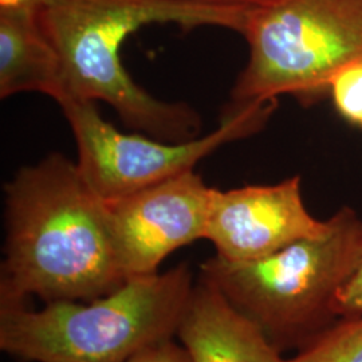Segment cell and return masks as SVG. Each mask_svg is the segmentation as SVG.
<instances>
[{"label":"cell","mask_w":362,"mask_h":362,"mask_svg":"<svg viewBox=\"0 0 362 362\" xmlns=\"http://www.w3.org/2000/svg\"><path fill=\"white\" fill-rule=\"evenodd\" d=\"M0 300H91L124 285L107 204L77 163L52 153L4 187Z\"/></svg>","instance_id":"1"},{"label":"cell","mask_w":362,"mask_h":362,"mask_svg":"<svg viewBox=\"0 0 362 362\" xmlns=\"http://www.w3.org/2000/svg\"><path fill=\"white\" fill-rule=\"evenodd\" d=\"M250 13L204 0H42L37 19L61 59L70 100L103 101L132 129L185 143L202 136V117L185 103H165L140 88L121 62V45L152 23L243 34Z\"/></svg>","instance_id":"2"},{"label":"cell","mask_w":362,"mask_h":362,"mask_svg":"<svg viewBox=\"0 0 362 362\" xmlns=\"http://www.w3.org/2000/svg\"><path fill=\"white\" fill-rule=\"evenodd\" d=\"M194 286L181 263L91 300H57L40 310L0 300V349L25 362H128L176 336Z\"/></svg>","instance_id":"3"},{"label":"cell","mask_w":362,"mask_h":362,"mask_svg":"<svg viewBox=\"0 0 362 362\" xmlns=\"http://www.w3.org/2000/svg\"><path fill=\"white\" fill-rule=\"evenodd\" d=\"M362 254V220L350 207L329 218V230L294 242L266 258L228 262L215 255L200 278L216 286L279 350L303 348L322 333L338 290Z\"/></svg>","instance_id":"4"},{"label":"cell","mask_w":362,"mask_h":362,"mask_svg":"<svg viewBox=\"0 0 362 362\" xmlns=\"http://www.w3.org/2000/svg\"><path fill=\"white\" fill-rule=\"evenodd\" d=\"M242 35L250 54L227 112L285 94L308 104L362 64V0H276L250 13Z\"/></svg>","instance_id":"5"},{"label":"cell","mask_w":362,"mask_h":362,"mask_svg":"<svg viewBox=\"0 0 362 362\" xmlns=\"http://www.w3.org/2000/svg\"><path fill=\"white\" fill-rule=\"evenodd\" d=\"M274 103L226 112L218 129L185 143L119 132L103 118L94 101L70 100L61 107L77 143L82 176L104 202H113L194 170L224 144L255 133L272 115Z\"/></svg>","instance_id":"6"},{"label":"cell","mask_w":362,"mask_h":362,"mask_svg":"<svg viewBox=\"0 0 362 362\" xmlns=\"http://www.w3.org/2000/svg\"><path fill=\"white\" fill-rule=\"evenodd\" d=\"M212 188L189 170L106 202L119 270L125 279L152 275L173 251L206 239Z\"/></svg>","instance_id":"7"},{"label":"cell","mask_w":362,"mask_h":362,"mask_svg":"<svg viewBox=\"0 0 362 362\" xmlns=\"http://www.w3.org/2000/svg\"><path fill=\"white\" fill-rule=\"evenodd\" d=\"M327 230L329 219H315L305 206L299 176L272 185L212 188L206 239L224 260L266 258Z\"/></svg>","instance_id":"8"},{"label":"cell","mask_w":362,"mask_h":362,"mask_svg":"<svg viewBox=\"0 0 362 362\" xmlns=\"http://www.w3.org/2000/svg\"><path fill=\"white\" fill-rule=\"evenodd\" d=\"M176 336L194 362H286L258 326L200 276Z\"/></svg>","instance_id":"9"},{"label":"cell","mask_w":362,"mask_h":362,"mask_svg":"<svg viewBox=\"0 0 362 362\" xmlns=\"http://www.w3.org/2000/svg\"><path fill=\"white\" fill-rule=\"evenodd\" d=\"M40 93L70 100L61 59L39 27L37 10H0V97Z\"/></svg>","instance_id":"10"},{"label":"cell","mask_w":362,"mask_h":362,"mask_svg":"<svg viewBox=\"0 0 362 362\" xmlns=\"http://www.w3.org/2000/svg\"><path fill=\"white\" fill-rule=\"evenodd\" d=\"M286 362H362V315L324 330Z\"/></svg>","instance_id":"11"},{"label":"cell","mask_w":362,"mask_h":362,"mask_svg":"<svg viewBox=\"0 0 362 362\" xmlns=\"http://www.w3.org/2000/svg\"><path fill=\"white\" fill-rule=\"evenodd\" d=\"M329 89L338 113L351 125L362 128V64L338 73Z\"/></svg>","instance_id":"12"},{"label":"cell","mask_w":362,"mask_h":362,"mask_svg":"<svg viewBox=\"0 0 362 362\" xmlns=\"http://www.w3.org/2000/svg\"><path fill=\"white\" fill-rule=\"evenodd\" d=\"M333 310L337 317L351 318L362 315V254L349 279L338 290Z\"/></svg>","instance_id":"13"},{"label":"cell","mask_w":362,"mask_h":362,"mask_svg":"<svg viewBox=\"0 0 362 362\" xmlns=\"http://www.w3.org/2000/svg\"><path fill=\"white\" fill-rule=\"evenodd\" d=\"M128 362H194L182 345L170 339L156 342L134 354Z\"/></svg>","instance_id":"14"},{"label":"cell","mask_w":362,"mask_h":362,"mask_svg":"<svg viewBox=\"0 0 362 362\" xmlns=\"http://www.w3.org/2000/svg\"><path fill=\"white\" fill-rule=\"evenodd\" d=\"M209 3H215L220 6H228V7H239V8H247V10H254V8H262L269 4L275 3L276 0H204Z\"/></svg>","instance_id":"15"},{"label":"cell","mask_w":362,"mask_h":362,"mask_svg":"<svg viewBox=\"0 0 362 362\" xmlns=\"http://www.w3.org/2000/svg\"><path fill=\"white\" fill-rule=\"evenodd\" d=\"M42 0H0V10H35Z\"/></svg>","instance_id":"16"}]
</instances>
